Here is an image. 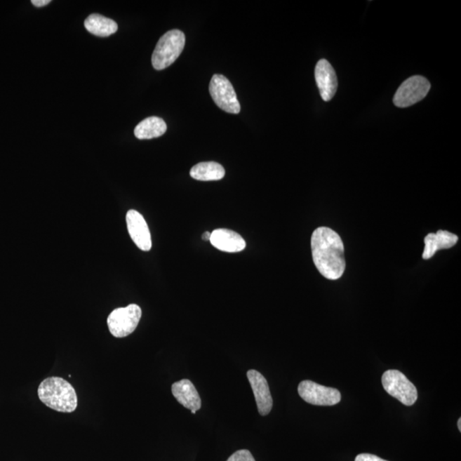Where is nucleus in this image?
I'll use <instances>...</instances> for the list:
<instances>
[{"label":"nucleus","instance_id":"nucleus-1","mask_svg":"<svg viewBox=\"0 0 461 461\" xmlns=\"http://www.w3.org/2000/svg\"><path fill=\"white\" fill-rule=\"evenodd\" d=\"M313 261L320 274L327 279L337 281L346 267L345 247L340 236L328 227H319L311 237Z\"/></svg>","mask_w":461,"mask_h":461},{"label":"nucleus","instance_id":"nucleus-2","mask_svg":"<svg viewBox=\"0 0 461 461\" xmlns=\"http://www.w3.org/2000/svg\"><path fill=\"white\" fill-rule=\"evenodd\" d=\"M39 400L46 407L61 413H73L78 406L76 389L62 378L50 377L39 386Z\"/></svg>","mask_w":461,"mask_h":461},{"label":"nucleus","instance_id":"nucleus-3","mask_svg":"<svg viewBox=\"0 0 461 461\" xmlns=\"http://www.w3.org/2000/svg\"><path fill=\"white\" fill-rule=\"evenodd\" d=\"M186 36L182 31L173 29L161 36L152 54V66L156 70H163L172 65L182 53Z\"/></svg>","mask_w":461,"mask_h":461},{"label":"nucleus","instance_id":"nucleus-4","mask_svg":"<svg viewBox=\"0 0 461 461\" xmlns=\"http://www.w3.org/2000/svg\"><path fill=\"white\" fill-rule=\"evenodd\" d=\"M141 316L142 310L139 305L118 307L109 314L107 319L109 333L118 338L129 336L136 330Z\"/></svg>","mask_w":461,"mask_h":461},{"label":"nucleus","instance_id":"nucleus-5","mask_svg":"<svg viewBox=\"0 0 461 461\" xmlns=\"http://www.w3.org/2000/svg\"><path fill=\"white\" fill-rule=\"evenodd\" d=\"M382 385L389 396L406 406H412L417 399V389L403 373L388 370L382 376Z\"/></svg>","mask_w":461,"mask_h":461},{"label":"nucleus","instance_id":"nucleus-6","mask_svg":"<svg viewBox=\"0 0 461 461\" xmlns=\"http://www.w3.org/2000/svg\"><path fill=\"white\" fill-rule=\"evenodd\" d=\"M210 93L220 109L230 114L240 112V104L234 86L222 74H214L210 83Z\"/></svg>","mask_w":461,"mask_h":461},{"label":"nucleus","instance_id":"nucleus-7","mask_svg":"<svg viewBox=\"0 0 461 461\" xmlns=\"http://www.w3.org/2000/svg\"><path fill=\"white\" fill-rule=\"evenodd\" d=\"M431 83L420 76L410 77L398 88L394 96V105L399 108H407L417 104L427 97Z\"/></svg>","mask_w":461,"mask_h":461},{"label":"nucleus","instance_id":"nucleus-8","mask_svg":"<svg viewBox=\"0 0 461 461\" xmlns=\"http://www.w3.org/2000/svg\"><path fill=\"white\" fill-rule=\"evenodd\" d=\"M298 393L306 403L312 405L333 406L341 401V393L337 389L326 387L310 380L299 384Z\"/></svg>","mask_w":461,"mask_h":461},{"label":"nucleus","instance_id":"nucleus-9","mask_svg":"<svg viewBox=\"0 0 461 461\" xmlns=\"http://www.w3.org/2000/svg\"><path fill=\"white\" fill-rule=\"evenodd\" d=\"M130 237L139 249L143 251L151 250L152 246L151 232L148 225L140 213L131 210L126 216Z\"/></svg>","mask_w":461,"mask_h":461},{"label":"nucleus","instance_id":"nucleus-10","mask_svg":"<svg viewBox=\"0 0 461 461\" xmlns=\"http://www.w3.org/2000/svg\"><path fill=\"white\" fill-rule=\"evenodd\" d=\"M315 81L322 100H332L337 93L338 78L333 66L326 59H321L315 67Z\"/></svg>","mask_w":461,"mask_h":461},{"label":"nucleus","instance_id":"nucleus-11","mask_svg":"<svg viewBox=\"0 0 461 461\" xmlns=\"http://www.w3.org/2000/svg\"><path fill=\"white\" fill-rule=\"evenodd\" d=\"M247 377L253 391L260 415L262 416L269 415L273 408V398L266 378L255 370L248 371Z\"/></svg>","mask_w":461,"mask_h":461},{"label":"nucleus","instance_id":"nucleus-12","mask_svg":"<svg viewBox=\"0 0 461 461\" xmlns=\"http://www.w3.org/2000/svg\"><path fill=\"white\" fill-rule=\"evenodd\" d=\"M210 241L216 249L228 253H237L246 247V243L241 235L225 228L213 231Z\"/></svg>","mask_w":461,"mask_h":461},{"label":"nucleus","instance_id":"nucleus-13","mask_svg":"<svg viewBox=\"0 0 461 461\" xmlns=\"http://www.w3.org/2000/svg\"><path fill=\"white\" fill-rule=\"evenodd\" d=\"M173 396L183 407L198 411L202 406V401L194 385L190 380H182L172 385Z\"/></svg>","mask_w":461,"mask_h":461},{"label":"nucleus","instance_id":"nucleus-14","mask_svg":"<svg viewBox=\"0 0 461 461\" xmlns=\"http://www.w3.org/2000/svg\"><path fill=\"white\" fill-rule=\"evenodd\" d=\"M458 240V236L448 231L439 230L436 234H429L425 238L423 259H431L437 250L450 249L455 246Z\"/></svg>","mask_w":461,"mask_h":461},{"label":"nucleus","instance_id":"nucleus-15","mask_svg":"<svg viewBox=\"0 0 461 461\" xmlns=\"http://www.w3.org/2000/svg\"><path fill=\"white\" fill-rule=\"evenodd\" d=\"M166 131V122L160 117L152 116L137 125L135 135L139 140H152L163 136Z\"/></svg>","mask_w":461,"mask_h":461},{"label":"nucleus","instance_id":"nucleus-16","mask_svg":"<svg viewBox=\"0 0 461 461\" xmlns=\"http://www.w3.org/2000/svg\"><path fill=\"white\" fill-rule=\"evenodd\" d=\"M84 25L89 33L98 37H109L116 33L118 29L117 23L100 14L90 15L85 20Z\"/></svg>","mask_w":461,"mask_h":461},{"label":"nucleus","instance_id":"nucleus-17","mask_svg":"<svg viewBox=\"0 0 461 461\" xmlns=\"http://www.w3.org/2000/svg\"><path fill=\"white\" fill-rule=\"evenodd\" d=\"M225 171L222 165L215 161H205L193 166L190 175L193 179L200 181L220 180L224 178Z\"/></svg>","mask_w":461,"mask_h":461},{"label":"nucleus","instance_id":"nucleus-18","mask_svg":"<svg viewBox=\"0 0 461 461\" xmlns=\"http://www.w3.org/2000/svg\"><path fill=\"white\" fill-rule=\"evenodd\" d=\"M227 461H255V460L249 450L241 449L232 454Z\"/></svg>","mask_w":461,"mask_h":461},{"label":"nucleus","instance_id":"nucleus-19","mask_svg":"<svg viewBox=\"0 0 461 461\" xmlns=\"http://www.w3.org/2000/svg\"><path fill=\"white\" fill-rule=\"evenodd\" d=\"M354 461H387V460L381 459L380 458V457L373 455L361 454L357 455L356 460Z\"/></svg>","mask_w":461,"mask_h":461},{"label":"nucleus","instance_id":"nucleus-20","mask_svg":"<svg viewBox=\"0 0 461 461\" xmlns=\"http://www.w3.org/2000/svg\"><path fill=\"white\" fill-rule=\"evenodd\" d=\"M31 3H32L34 6L43 7L49 5L51 0H32Z\"/></svg>","mask_w":461,"mask_h":461},{"label":"nucleus","instance_id":"nucleus-21","mask_svg":"<svg viewBox=\"0 0 461 461\" xmlns=\"http://www.w3.org/2000/svg\"><path fill=\"white\" fill-rule=\"evenodd\" d=\"M211 236V232H204V234H203L202 239L203 240H205V241H210Z\"/></svg>","mask_w":461,"mask_h":461},{"label":"nucleus","instance_id":"nucleus-22","mask_svg":"<svg viewBox=\"0 0 461 461\" xmlns=\"http://www.w3.org/2000/svg\"><path fill=\"white\" fill-rule=\"evenodd\" d=\"M458 428H459V431L461 432V419H460V417L458 420Z\"/></svg>","mask_w":461,"mask_h":461},{"label":"nucleus","instance_id":"nucleus-23","mask_svg":"<svg viewBox=\"0 0 461 461\" xmlns=\"http://www.w3.org/2000/svg\"><path fill=\"white\" fill-rule=\"evenodd\" d=\"M191 412H192V413H193V415H195V413H196V411H195V410H192Z\"/></svg>","mask_w":461,"mask_h":461}]
</instances>
